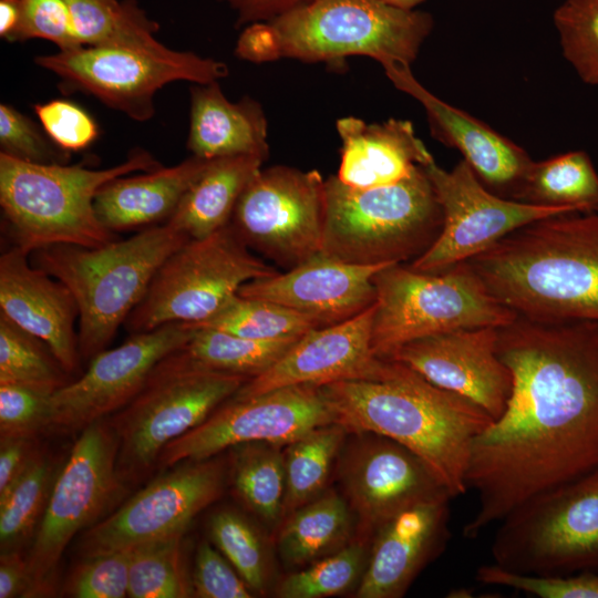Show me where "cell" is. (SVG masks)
Instances as JSON below:
<instances>
[{
    "instance_id": "1",
    "label": "cell",
    "mask_w": 598,
    "mask_h": 598,
    "mask_svg": "<svg viewBox=\"0 0 598 598\" xmlns=\"http://www.w3.org/2000/svg\"><path fill=\"white\" fill-rule=\"evenodd\" d=\"M513 389L474 441L466 484L478 499L464 525L477 537L529 497L598 467V322L517 316L497 328Z\"/></svg>"
},
{
    "instance_id": "2",
    "label": "cell",
    "mask_w": 598,
    "mask_h": 598,
    "mask_svg": "<svg viewBox=\"0 0 598 598\" xmlns=\"http://www.w3.org/2000/svg\"><path fill=\"white\" fill-rule=\"evenodd\" d=\"M322 389L337 423L350 434L391 439L419 456L452 498L467 492L473 443L493 422L477 404L392 359H383L374 379L338 381Z\"/></svg>"
},
{
    "instance_id": "3",
    "label": "cell",
    "mask_w": 598,
    "mask_h": 598,
    "mask_svg": "<svg viewBox=\"0 0 598 598\" xmlns=\"http://www.w3.org/2000/svg\"><path fill=\"white\" fill-rule=\"evenodd\" d=\"M467 262L517 316L598 322V214L536 220Z\"/></svg>"
},
{
    "instance_id": "4",
    "label": "cell",
    "mask_w": 598,
    "mask_h": 598,
    "mask_svg": "<svg viewBox=\"0 0 598 598\" xmlns=\"http://www.w3.org/2000/svg\"><path fill=\"white\" fill-rule=\"evenodd\" d=\"M434 27L433 16L384 0H307L265 22L244 27L235 55L251 63L293 59L341 66L368 56L411 65Z\"/></svg>"
},
{
    "instance_id": "5",
    "label": "cell",
    "mask_w": 598,
    "mask_h": 598,
    "mask_svg": "<svg viewBox=\"0 0 598 598\" xmlns=\"http://www.w3.org/2000/svg\"><path fill=\"white\" fill-rule=\"evenodd\" d=\"M163 165L146 150L133 148L107 168L78 164H35L0 153V206L13 245L28 254L55 245L99 247L116 239L99 219L94 200L110 181Z\"/></svg>"
},
{
    "instance_id": "6",
    "label": "cell",
    "mask_w": 598,
    "mask_h": 598,
    "mask_svg": "<svg viewBox=\"0 0 598 598\" xmlns=\"http://www.w3.org/2000/svg\"><path fill=\"white\" fill-rule=\"evenodd\" d=\"M188 240L163 223L99 247L55 244L30 254L31 264L62 281L76 300L82 361L106 349L161 265Z\"/></svg>"
},
{
    "instance_id": "7",
    "label": "cell",
    "mask_w": 598,
    "mask_h": 598,
    "mask_svg": "<svg viewBox=\"0 0 598 598\" xmlns=\"http://www.w3.org/2000/svg\"><path fill=\"white\" fill-rule=\"evenodd\" d=\"M324 190L322 251L346 262L414 260L442 230V208L423 166L398 183L367 189L347 186L330 176Z\"/></svg>"
},
{
    "instance_id": "8",
    "label": "cell",
    "mask_w": 598,
    "mask_h": 598,
    "mask_svg": "<svg viewBox=\"0 0 598 598\" xmlns=\"http://www.w3.org/2000/svg\"><path fill=\"white\" fill-rule=\"evenodd\" d=\"M250 378L205 368L183 348L163 358L141 391L106 417L116 434V471L127 486L157 470L163 450L204 422Z\"/></svg>"
},
{
    "instance_id": "9",
    "label": "cell",
    "mask_w": 598,
    "mask_h": 598,
    "mask_svg": "<svg viewBox=\"0 0 598 598\" xmlns=\"http://www.w3.org/2000/svg\"><path fill=\"white\" fill-rule=\"evenodd\" d=\"M373 282L371 342L374 354L382 359L422 338L458 329L499 328L517 318L467 261L439 272L393 264L381 269Z\"/></svg>"
},
{
    "instance_id": "10",
    "label": "cell",
    "mask_w": 598,
    "mask_h": 598,
    "mask_svg": "<svg viewBox=\"0 0 598 598\" xmlns=\"http://www.w3.org/2000/svg\"><path fill=\"white\" fill-rule=\"evenodd\" d=\"M498 523L491 554L502 568L535 576L598 570V467L529 497Z\"/></svg>"
},
{
    "instance_id": "11",
    "label": "cell",
    "mask_w": 598,
    "mask_h": 598,
    "mask_svg": "<svg viewBox=\"0 0 598 598\" xmlns=\"http://www.w3.org/2000/svg\"><path fill=\"white\" fill-rule=\"evenodd\" d=\"M118 441L106 419L85 427L53 484L28 555V597L55 592L62 555L73 537L112 513L128 492L116 471Z\"/></svg>"
},
{
    "instance_id": "12",
    "label": "cell",
    "mask_w": 598,
    "mask_h": 598,
    "mask_svg": "<svg viewBox=\"0 0 598 598\" xmlns=\"http://www.w3.org/2000/svg\"><path fill=\"white\" fill-rule=\"evenodd\" d=\"M276 272L251 252L229 223L172 252L124 326L132 334L167 323H199L237 295L243 285Z\"/></svg>"
},
{
    "instance_id": "13",
    "label": "cell",
    "mask_w": 598,
    "mask_h": 598,
    "mask_svg": "<svg viewBox=\"0 0 598 598\" xmlns=\"http://www.w3.org/2000/svg\"><path fill=\"white\" fill-rule=\"evenodd\" d=\"M38 66L55 74L65 92H81L137 122L155 114V94L168 83H209L228 75L225 63L167 47L147 50L96 45L34 58Z\"/></svg>"
},
{
    "instance_id": "14",
    "label": "cell",
    "mask_w": 598,
    "mask_h": 598,
    "mask_svg": "<svg viewBox=\"0 0 598 598\" xmlns=\"http://www.w3.org/2000/svg\"><path fill=\"white\" fill-rule=\"evenodd\" d=\"M324 182L316 169L261 168L243 190L230 225L250 249L290 269L322 251Z\"/></svg>"
},
{
    "instance_id": "15",
    "label": "cell",
    "mask_w": 598,
    "mask_h": 598,
    "mask_svg": "<svg viewBox=\"0 0 598 598\" xmlns=\"http://www.w3.org/2000/svg\"><path fill=\"white\" fill-rule=\"evenodd\" d=\"M337 423L322 386L299 384L252 396H231L204 422L171 442L157 470L215 457L234 446L266 442L288 445L309 431Z\"/></svg>"
},
{
    "instance_id": "16",
    "label": "cell",
    "mask_w": 598,
    "mask_h": 598,
    "mask_svg": "<svg viewBox=\"0 0 598 598\" xmlns=\"http://www.w3.org/2000/svg\"><path fill=\"white\" fill-rule=\"evenodd\" d=\"M171 468L83 532L78 544L82 558L184 535L220 496L226 478L223 461L212 457Z\"/></svg>"
},
{
    "instance_id": "17",
    "label": "cell",
    "mask_w": 598,
    "mask_h": 598,
    "mask_svg": "<svg viewBox=\"0 0 598 598\" xmlns=\"http://www.w3.org/2000/svg\"><path fill=\"white\" fill-rule=\"evenodd\" d=\"M423 167L441 205L443 226L432 246L409 265L417 271H443L480 255L530 223L569 213L496 195L463 159L451 171L435 161Z\"/></svg>"
},
{
    "instance_id": "18",
    "label": "cell",
    "mask_w": 598,
    "mask_h": 598,
    "mask_svg": "<svg viewBox=\"0 0 598 598\" xmlns=\"http://www.w3.org/2000/svg\"><path fill=\"white\" fill-rule=\"evenodd\" d=\"M194 332L189 323H167L132 333L121 346L97 353L85 372L52 394L45 432L80 433L124 408L141 391L154 367L186 346Z\"/></svg>"
},
{
    "instance_id": "19",
    "label": "cell",
    "mask_w": 598,
    "mask_h": 598,
    "mask_svg": "<svg viewBox=\"0 0 598 598\" xmlns=\"http://www.w3.org/2000/svg\"><path fill=\"white\" fill-rule=\"evenodd\" d=\"M344 451L339 478L358 520V537L368 542L401 511L450 497L430 467L414 453L382 435L360 433Z\"/></svg>"
},
{
    "instance_id": "20",
    "label": "cell",
    "mask_w": 598,
    "mask_h": 598,
    "mask_svg": "<svg viewBox=\"0 0 598 598\" xmlns=\"http://www.w3.org/2000/svg\"><path fill=\"white\" fill-rule=\"evenodd\" d=\"M497 328L458 329L409 342L388 359L482 408L495 421L506 409L513 375L496 350Z\"/></svg>"
},
{
    "instance_id": "21",
    "label": "cell",
    "mask_w": 598,
    "mask_h": 598,
    "mask_svg": "<svg viewBox=\"0 0 598 598\" xmlns=\"http://www.w3.org/2000/svg\"><path fill=\"white\" fill-rule=\"evenodd\" d=\"M374 309L372 305L342 322L307 331L269 369L245 382L234 396H252L290 385L323 386L338 381L374 379L383 364V359L372 350Z\"/></svg>"
},
{
    "instance_id": "22",
    "label": "cell",
    "mask_w": 598,
    "mask_h": 598,
    "mask_svg": "<svg viewBox=\"0 0 598 598\" xmlns=\"http://www.w3.org/2000/svg\"><path fill=\"white\" fill-rule=\"evenodd\" d=\"M393 85L424 109L432 136L457 150L477 178L493 193L515 199L534 163L528 153L481 120L430 92L413 75L411 65L382 66Z\"/></svg>"
},
{
    "instance_id": "23",
    "label": "cell",
    "mask_w": 598,
    "mask_h": 598,
    "mask_svg": "<svg viewBox=\"0 0 598 598\" xmlns=\"http://www.w3.org/2000/svg\"><path fill=\"white\" fill-rule=\"evenodd\" d=\"M390 265H355L321 251L286 272L246 282L238 295L272 301L310 317L320 327L331 326L374 305L373 278Z\"/></svg>"
},
{
    "instance_id": "24",
    "label": "cell",
    "mask_w": 598,
    "mask_h": 598,
    "mask_svg": "<svg viewBox=\"0 0 598 598\" xmlns=\"http://www.w3.org/2000/svg\"><path fill=\"white\" fill-rule=\"evenodd\" d=\"M0 313L44 341L65 371L79 377L76 300L62 281L33 266L30 254L14 245L0 256Z\"/></svg>"
},
{
    "instance_id": "25",
    "label": "cell",
    "mask_w": 598,
    "mask_h": 598,
    "mask_svg": "<svg viewBox=\"0 0 598 598\" xmlns=\"http://www.w3.org/2000/svg\"><path fill=\"white\" fill-rule=\"evenodd\" d=\"M450 497L408 507L374 534L355 597L399 598L448 539Z\"/></svg>"
},
{
    "instance_id": "26",
    "label": "cell",
    "mask_w": 598,
    "mask_h": 598,
    "mask_svg": "<svg viewBox=\"0 0 598 598\" xmlns=\"http://www.w3.org/2000/svg\"><path fill=\"white\" fill-rule=\"evenodd\" d=\"M341 140L338 179L360 189L398 183L434 161L408 120L365 123L354 116L336 123Z\"/></svg>"
},
{
    "instance_id": "27",
    "label": "cell",
    "mask_w": 598,
    "mask_h": 598,
    "mask_svg": "<svg viewBox=\"0 0 598 598\" xmlns=\"http://www.w3.org/2000/svg\"><path fill=\"white\" fill-rule=\"evenodd\" d=\"M268 123L262 105L250 96L229 101L218 81L192 83L187 150L218 158L258 155L268 158Z\"/></svg>"
},
{
    "instance_id": "28",
    "label": "cell",
    "mask_w": 598,
    "mask_h": 598,
    "mask_svg": "<svg viewBox=\"0 0 598 598\" xmlns=\"http://www.w3.org/2000/svg\"><path fill=\"white\" fill-rule=\"evenodd\" d=\"M209 162L192 155L171 167L110 181L94 200L100 221L113 233L166 223Z\"/></svg>"
},
{
    "instance_id": "29",
    "label": "cell",
    "mask_w": 598,
    "mask_h": 598,
    "mask_svg": "<svg viewBox=\"0 0 598 598\" xmlns=\"http://www.w3.org/2000/svg\"><path fill=\"white\" fill-rule=\"evenodd\" d=\"M266 158L237 155L210 159L166 221L189 239H202L227 226L236 204Z\"/></svg>"
},
{
    "instance_id": "30",
    "label": "cell",
    "mask_w": 598,
    "mask_h": 598,
    "mask_svg": "<svg viewBox=\"0 0 598 598\" xmlns=\"http://www.w3.org/2000/svg\"><path fill=\"white\" fill-rule=\"evenodd\" d=\"M282 522L277 548L291 566H305L343 547L352 525L347 499L332 489L322 492Z\"/></svg>"
},
{
    "instance_id": "31",
    "label": "cell",
    "mask_w": 598,
    "mask_h": 598,
    "mask_svg": "<svg viewBox=\"0 0 598 598\" xmlns=\"http://www.w3.org/2000/svg\"><path fill=\"white\" fill-rule=\"evenodd\" d=\"M515 200L598 214V173L584 151H571L532 164Z\"/></svg>"
},
{
    "instance_id": "32",
    "label": "cell",
    "mask_w": 598,
    "mask_h": 598,
    "mask_svg": "<svg viewBox=\"0 0 598 598\" xmlns=\"http://www.w3.org/2000/svg\"><path fill=\"white\" fill-rule=\"evenodd\" d=\"M79 42L155 50L159 30L136 0H64Z\"/></svg>"
},
{
    "instance_id": "33",
    "label": "cell",
    "mask_w": 598,
    "mask_h": 598,
    "mask_svg": "<svg viewBox=\"0 0 598 598\" xmlns=\"http://www.w3.org/2000/svg\"><path fill=\"white\" fill-rule=\"evenodd\" d=\"M280 445L245 443L233 448L230 478L244 504L269 525L283 518L285 455Z\"/></svg>"
},
{
    "instance_id": "34",
    "label": "cell",
    "mask_w": 598,
    "mask_h": 598,
    "mask_svg": "<svg viewBox=\"0 0 598 598\" xmlns=\"http://www.w3.org/2000/svg\"><path fill=\"white\" fill-rule=\"evenodd\" d=\"M347 434L343 425L331 423L286 445L283 518L323 492Z\"/></svg>"
},
{
    "instance_id": "35",
    "label": "cell",
    "mask_w": 598,
    "mask_h": 598,
    "mask_svg": "<svg viewBox=\"0 0 598 598\" xmlns=\"http://www.w3.org/2000/svg\"><path fill=\"white\" fill-rule=\"evenodd\" d=\"M62 464L40 448L28 470L0 497L1 553L21 550L34 536Z\"/></svg>"
},
{
    "instance_id": "36",
    "label": "cell",
    "mask_w": 598,
    "mask_h": 598,
    "mask_svg": "<svg viewBox=\"0 0 598 598\" xmlns=\"http://www.w3.org/2000/svg\"><path fill=\"white\" fill-rule=\"evenodd\" d=\"M298 338L256 340L210 328H195L183 349L205 368L251 379L269 369Z\"/></svg>"
},
{
    "instance_id": "37",
    "label": "cell",
    "mask_w": 598,
    "mask_h": 598,
    "mask_svg": "<svg viewBox=\"0 0 598 598\" xmlns=\"http://www.w3.org/2000/svg\"><path fill=\"white\" fill-rule=\"evenodd\" d=\"M73 379L44 341L0 313V384H22L53 394Z\"/></svg>"
},
{
    "instance_id": "38",
    "label": "cell",
    "mask_w": 598,
    "mask_h": 598,
    "mask_svg": "<svg viewBox=\"0 0 598 598\" xmlns=\"http://www.w3.org/2000/svg\"><path fill=\"white\" fill-rule=\"evenodd\" d=\"M190 324V323H189ZM256 340L300 337L320 327L317 321L282 305L257 298H230L208 319L192 324Z\"/></svg>"
},
{
    "instance_id": "39",
    "label": "cell",
    "mask_w": 598,
    "mask_h": 598,
    "mask_svg": "<svg viewBox=\"0 0 598 598\" xmlns=\"http://www.w3.org/2000/svg\"><path fill=\"white\" fill-rule=\"evenodd\" d=\"M183 535L131 548V598H185L193 596L190 577L182 558Z\"/></svg>"
},
{
    "instance_id": "40",
    "label": "cell",
    "mask_w": 598,
    "mask_h": 598,
    "mask_svg": "<svg viewBox=\"0 0 598 598\" xmlns=\"http://www.w3.org/2000/svg\"><path fill=\"white\" fill-rule=\"evenodd\" d=\"M368 540L355 537L339 550L286 576L276 588L280 598H323L348 590L363 573Z\"/></svg>"
},
{
    "instance_id": "41",
    "label": "cell",
    "mask_w": 598,
    "mask_h": 598,
    "mask_svg": "<svg viewBox=\"0 0 598 598\" xmlns=\"http://www.w3.org/2000/svg\"><path fill=\"white\" fill-rule=\"evenodd\" d=\"M209 536L252 592H264L269 578L268 556L254 525L241 514L223 509L212 516Z\"/></svg>"
},
{
    "instance_id": "42",
    "label": "cell",
    "mask_w": 598,
    "mask_h": 598,
    "mask_svg": "<svg viewBox=\"0 0 598 598\" xmlns=\"http://www.w3.org/2000/svg\"><path fill=\"white\" fill-rule=\"evenodd\" d=\"M553 20L565 59L585 83L598 85V0H565Z\"/></svg>"
},
{
    "instance_id": "43",
    "label": "cell",
    "mask_w": 598,
    "mask_h": 598,
    "mask_svg": "<svg viewBox=\"0 0 598 598\" xmlns=\"http://www.w3.org/2000/svg\"><path fill=\"white\" fill-rule=\"evenodd\" d=\"M476 579L484 585L507 587L538 598H598V570L535 576L511 571L493 563L477 568Z\"/></svg>"
},
{
    "instance_id": "44",
    "label": "cell",
    "mask_w": 598,
    "mask_h": 598,
    "mask_svg": "<svg viewBox=\"0 0 598 598\" xmlns=\"http://www.w3.org/2000/svg\"><path fill=\"white\" fill-rule=\"evenodd\" d=\"M0 150L35 164H68L71 159V153L55 144L41 124L7 103L0 104Z\"/></svg>"
},
{
    "instance_id": "45",
    "label": "cell",
    "mask_w": 598,
    "mask_h": 598,
    "mask_svg": "<svg viewBox=\"0 0 598 598\" xmlns=\"http://www.w3.org/2000/svg\"><path fill=\"white\" fill-rule=\"evenodd\" d=\"M130 560V549L84 557L64 582V596L73 598L126 597Z\"/></svg>"
},
{
    "instance_id": "46",
    "label": "cell",
    "mask_w": 598,
    "mask_h": 598,
    "mask_svg": "<svg viewBox=\"0 0 598 598\" xmlns=\"http://www.w3.org/2000/svg\"><path fill=\"white\" fill-rule=\"evenodd\" d=\"M51 396L22 384H0V439L37 437L45 432Z\"/></svg>"
},
{
    "instance_id": "47",
    "label": "cell",
    "mask_w": 598,
    "mask_h": 598,
    "mask_svg": "<svg viewBox=\"0 0 598 598\" xmlns=\"http://www.w3.org/2000/svg\"><path fill=\"white\" fill-rule=\"evenodd\" d=\"M33 109L50 138L70 153L87 148L99 137L96 121L75 102L54 99Z\"/></svg>"
},
{
    "instance_id": "48",
    "label": "cell",
    "mask_w": 598,
    "mask_h": 598,
    "mask_svg": "<svg viewBox=\"0 0 598 598\" xmlns=\"http://www.w3.org/2000/svg\"><path fill=\"white\" fill-rule=\"evenodd\" d=\"M190 585L193 597L199 598H250L254 594L227 558L207 542L196 550Z\"/></svg>"
},
{
    "instance_id": "49",
    "label": "cell",
    "mask_w": 598,
    "mask_h": 598,
    "mask_svg": "<svg viewBox=\"0 0 598 598\" xmlns=\"http://www.w3.org/2000/svg\"><path fill=\"white\" fill-rule=\"evenodd\" d=\"M22 22L17 42L47 40L60 51L82 47L64 0H20Z\"/></svg>"
},
{
    "instance_id": "50",
    "label": "cell",
    "mask_w": 598,
    "mask_h": 598,
    "mask_svg": "<svg viewBox=\"0 0 598 598\" xmlns=\"http://www.w3.org/2000/svg\"><path fill=\"white\" fill-rule=\"evenodd\" d=\"M39 451L37 437L0 439V497L22 476Z\"/></svg>"
},
{
    "instance_id": "51",
    "label": "cell",
    "mask_w": 598,
    "mask_h": 598,
    "mask_svg": "<svg viewBox=\"0 0 598 598\" xmlns=\"http://www.w3.org/2000/svg\"><path fill=\"white\" fill-rule=\"evenodd\" d=\"M236 13V27L269 21L307 0H218Z\"/></svg>"
},
{
    "instance_id": "52",
    "label": "cell",
    "mask_w": 598,
    "mask_h": 598,
    "mask_svg": "<svg viewBox=\"0 0 598 598\" xmlns=\"http://www.w3.org/2000/svg\"><path fill=\"white\" fill-rule=\"evenodd\" d=\"M30 578L21 550L0 555V598L28 597Z\"/></svg>"
},
{
    "instance_id": "53",
    "label": "cell",
    "mask_w": 598,
    "mask_h": 598,
    "mask_svg": "<svg viewBox=\"0 0 598 598\" xmlns=\"http://www.w3.org/2000/svg\"><path fill=\"white\" fill-rule=\"evenodd\" d=\"M22 22L20 0H0V37L8 42H17Z\"/></svg>"
},
{
    "instance_id": "54",
    "label": "cell",
    "mask_w": 598,
    "mask_h": 598,
    "mask_svg": "<svg viewBox=\"0 0 598 598\" xmlns=\"http://www.w3.org/2000/svg\"><path fill=\"white\" fill-rule=\"evenodd\" d=\"M385 2L403 9H416L425 0H384Z\"/></svg>"
}]
</instances>
